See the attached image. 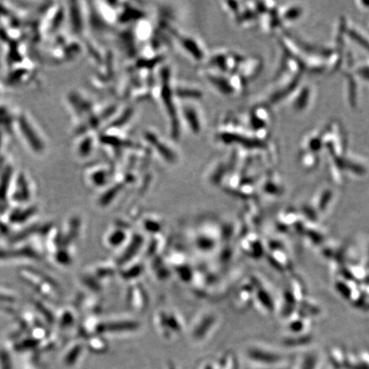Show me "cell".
Masks as SVG:
<instances>
[{"label":"cell","instance_id":"cell-1","mask_svg":"<svg viewBox=\"0 0 369 369\" xmlns=\"http://www.w3.org/2000/svg\"><path fill=\"white\" fill-rule=\"evenodd\" d=\"M197 106L187 103L182 107V111L184 116V121L187 122L188 128L191 132L198 135L202 131V119L200 111Z\"/></svg>","mask_w":369,"mask_h":369},{"label":"cell","instance_id":"cell-4","mask_svg":"<svg viewBox=\"0 0 369 369\" xmlns=\"http://www.w3.org/2000/svg\"><path fill=\"white\" fill-rule=\"evenodd\" d=\"M92 145H93V140L92 138L88 137L82 142L80 148V153L82 155H88L91 154L92 151Z\"/></svg>","mask_w":369,"mask_h":369},{"label":"cell","instance_id":"cell-3","mask_svg":"<svg viewBox=\"0 0 369 369\" xmlns=\"http://www.w3.org/2000/svg\"><path fill=\"white\" fill-rule=\"evenodd\" d=\"M20 126H21L24 135L29 140L30 145H32L33 147L37 150H42V143L40 142V139L38 138L31 126L29 125V122L25 119L21 118V120H20Z\"/></svg>","mask_w":369,"mask_h":369},{"label":"cell","instance_id":"cell-2","mask_svg":"<svg viewBox=\"0 0 369 369\" xmlns=\"http://www.w3.org/2000/svg\"><path fill=\"white\" fill-rule=\"evenodd\" d=\"M145 138L150 143V145H153V147L157 150L156 151H159L163 159L171 161H174V159H176V152H174L173 148L170 147L166 140H161V137L153 134L152 131L146 133Z\"/></svg>","mask_w":369,"mask_h":369}]
</instances>
